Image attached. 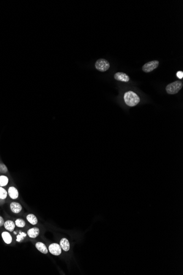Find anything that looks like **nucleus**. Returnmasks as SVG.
<instances>
[{
  "instance_id": "nucleus-1",
  "label": "nucleus",
  "mask_w": 183,
  "mask_h": 275,
  "mask_svg": "<svg viewBox=\"0 0 183 275\" xmlns=\"http://www.w3.org/2000/svg\"><path fill=\"white\" fill-rule=\"evenodd\" d=\"M124 101L127 105L134 107L139 103L140 98L136 93L130 91L124 94Z\"/></svg>"
},
{
  "instance_id": "nucleus-2",
  "label": "nucleus",
  "mask_w": 183,
  "mask_h": 275,
  "mask_svg": "<svg viewBox=\"0 0 183 275\" xmlns=\"http://www.w3.org/2000/svg\"><path fill=\"white\" fill-rule=\"evenodd\" d=\"M183 87V83L181 81H175L169 83L166 88V92L169 94H177Z\"/></svg>"
},
{
  "instance_id": "nucleus-3",
  "label": "nucleus",
  "mask_w": 183,
  "mask_h": 275,
  "mask_svg": "<svg viewBox=\"0 0 183 275\" xmlns=\"http://www.w3.org/2000/svg\"><path fill=\"white\" fill-rule=\"evenodd\" d=\"M95 68L101 72H105L110 68V63L106 59L101 58L95 63Z\"/></svg>"
},
{
  "instance_id": "nucleus-4",
  "label": "nucleus",
  "mask_w": 183,
  "mask_h": 275,
  "mask_svg": "<svg viewBox=\"0 0 183 275\" xmlns=\"http://www.w3.org/2000/svg\"><path fill=\"white\" fill-rule=\"evenodd\" d=\"M159 65V62L158 61H153L145 63L142 67L143 71L145 73H150L156 69Z\"/></svg>"
},
{
  "instance_id": "nucleus-5",
  "label": "nucleus",
  "mask_w": 183,
  "mask_h": 275,
  "mask_svg": "<svg viewBox=\"0 0 183 275\" xmlns=\"http://www.w3.org/2000/svg\"><path fill=\"white\" fill-rule=\"evenodd\" d=\"M49 252L54 255H59L62 253V248L57 243H52L49 246Z\"/></svg>"
},
{
  "instance_id": "nucleus-6",
  "label": "nucleus",
  "mask_w": 183,
  "mask_h": 275,
  "mask_svg": "<svg viewBox=\"0 0 183 275\" xmlns=\"http://www.w3.org/2000/svg\"><path fill=\"white\" fill-rule=\"evenodd\" d=\"M114 78L116 80L122 82H128L130 81V77L126 73L118 72L114 75Z\"/></svg>"
},
{
  "instance_id": "nucleus-7",
  "label": "nucleus",
  "mask_w": 183,
  "mask_h": 275,
  "mask_svg": "<svg viewBox=\"0 0 183 275\" xmlns=\"http://www.w3.org/2000/svg\"><path fill=\"white\" fill-rule=\"evenodd\" d=\"M10 208H11L12 212L16 214L20 213L22 210V207L21 205L18 203H11Z\"/></svg>"
},
{
  "instance_id": "nucleus-8",
  "label": "nucleus",
  "mask_w": 183,
  "mask_h": 275,
  "mask_svg": "<svg viewBox=\"0 0 183 275\" xmlns=\"http://www.w3.org/2000/svg\"><path fill=\"white\" fill-rule=\"evenodd\" d=\"M40 234V230L37 227H34L28 230L27 235L32 238H35Z\"/></svg>"
},
{
  "instance_id": "nucleus-9",
  "label": "nucleus",
  "mask_w": 183,
  "mask_h": 275,
  "mask_svg": "<svg viewBox=\"0 0 183 275\" xmlns=\"http://www.w3.org/2000/svg\"><path fill=\"white\" fill-rule=\"evenodd\" d=\"M8 194L10 197L13 199H17L19 197V193L17 190V189L14 187H10L8 189Z\"/></svg>"
},
{
  "instance_id": "nucleus-10",
  "label": "nucleus",
  "mask_w": 183,
  "mask_h": 275,
  "mask_svg": "<svg viewBox=\"0 0 183 275\" xmlns=\"http://www.w3.org/2000/svg\"><path fill=\"white\" fill-rule=\"evenodd\" d=\"M60 246L64 251H69L70 249V243L68 240L65 238L62 239L60 242Z\"/></svg>"
},
{
  "instance_id": "nucleus-11",
  "label": "nucleus",
  "mask_w": 183,
  "mask_h": 275,
  "mask_svg": "<svg viewBox=\"0 0 183 275\" xmlns=\"http://www.w3.org/2000/svg\"><path fill=\"white\" fill-rule=\"evenodd\" d=\"M36 248L38 250L43 254H47L48 249L46 245L42 242H37L36 244Z\"/></svg>"
},
{
  "instance_id": "nucleus-12",
  "label": "nucleus",
  "mask_w": 183,
  "mask_h": 275,
  "mask_svg": "<svg viewBox=\"0 0 183 275\" xmlns=\"http://www.w3.org/2000/svg\"><path fill=\"white\" fill-rule=\"evenodd\" d=\"M3 225L5 226V228L7 230H8L10 232H12L15 228L16 224L14 223L13 221H12L11 220H7L4 223Z\"/></svg>"
},
{
  "instance_id": "nucleus-13",
  "label": "nucleus",
  "mask_w": 183,
  "mask_h": 275,
  "mask_svg": "<svg viewBox=\"0 0 183 275\" xmlns=\"http://www.w3.org/2000/svg\"><path fill=\"white\" fill-rule=\"evenodd\" d=\"M2 237L6 244H11L12 238L11 234L7 232H3L2 234Z\"/></svg>"
},
{
  "instance_id": "nucleus-14",
  "label": "nucleus",
  "mask_w": 183,
  "mask_h": 275,
  "mask_svg": "<svg viewBox=\"0 0 183 275\" xmlns=\"http://www.w3.org/2000/svg\"><path fill=\"white\" fill-rule=\"evenodd\" d=\"M26 219L30 223L32 224V225H36L37 223H38V220H37L36 216L35 215L32 214H29L26 216Z\"/></svg>"
},
{
  "instance_id": "nucleus-15",
  "label": "nucleus",
  "mask_w": 183,
  "mask_h": 275,
  "mask_svg": "<svg viewBox=\"0 0 183 275\" xmlns=\"http://www.w3.org/2000/svg\"><path fill=\"white\" fill-rule=\"evenodd\" d=\"M8 183V179L5 176H0V187L5 186Z\"/></svg>"
},
{
  "instance_id": "nucleus-16",
  "label": "nucleus",
  "mask_w": 183,
  "mask_h": 275,
  "mask_svg": "<svg viewBox=\"0 0 183 275\" xmlns=\"http://www.w3.org/2000/svg\"><path fill=\"white\" fill-rule=\"evenodd\" d=\"M15 224L16 226L18 227H24L25 226V222L24 220L21 219V218H18L16 220Z\"/></svg>"
},
{
  "instance_id": "nucleus-17",
  "label": "nucleus",
  "mask_w": 183,
  "mask_h": 275,
  "mask_svg": "<svg viewBox=\"0 0 183 275\" xmlns=\"http://www.w3.org/2000/svg\"><path fill=\"white\" fill-rule=\"evenodd\" d=\"M7 197V192L2 187H0V199H5Z\"/></svg>"
},
{
  "instance_id": "nucleus-18",
  "label": "nucleus",
  "mask_w": 183,
  "mask_h": 275,
  "mask_svg": "<svg viewBox=\"0 0 183 275\" xmlns=\"http://www.w3.org/2000/svg\"><path fill=\"white\" fill-rule=\"evenodd\" d=\"M26 234L24 232H20L19 234L17 235L16 236V241L17 242H21L22 240L24 239V238L26 237Z\"/></svg>"
},
{
  "instance_id": "nucleus-19",
  "label": "nucleus",
  "mask_w": 183,
  "mask_h": 275,
  "mask_svg": "<svg viewBox=\"0 0 183 275\" xmlns=\"http://www.w3.org/2000/svg\"><path fill=\"white\" fill-rule=\"evenodd\" d=\"M8 171L7 167L5 164H0V173L5 174Z\"/></svg>"
},
{
  "instance_id": "nucleus-20",
  "label": "nucleus",
  "mask_w": 183,
  "mask_h": 275,
  "mask_svg": "<svg viewBox=\"0 0 183 275\" xmlns=\"http://www.w3.org/2000/svg\"><path fill=\"white\" fill-rule=\"evenodd\" d=\"M177 77H178V78L180 79H183V72L182 71H179L177 73Z\"/></svg>"
},
{
  "instance_id": "nucleus-21",
  "label": "nucleus",
  "mask_w": 183,
  "mask_h": 275,
  "mask_svg": "<svg viewBox=\"0 0 183 275\" xmlns=\"http://www.w3.org/2000/svg\"><path fill=\"white\" fill-rule=\"evenodd\" d=\"M4 223H5V221H4L3 218H2V216H0V227H2L4 225Z\"/></svg>"
}]
</instances>
